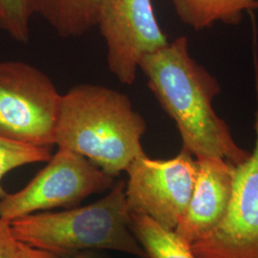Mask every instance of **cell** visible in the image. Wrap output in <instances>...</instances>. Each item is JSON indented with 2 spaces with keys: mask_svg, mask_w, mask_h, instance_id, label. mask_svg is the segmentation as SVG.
Returning a JSON list of instances; mask_svg holds the SVG:
<instances>
[{
  "mask_svg": "<svg viewBox=\"0 0 258 258\" xmlns=\"http://www.w3.org/2000/svg\"><path fill=\"white\" fill-rule=\"evenodd\" d=\"M139 69L162 108L175 122L184 150L196 159L221 158L234 166L249 158L250 152L236 144L228 124L214 110L213 100L220 93V84L194 59L186 37H177L145 55Z\"/></svg>",
  "mask_w": 258,
  "mask_h": 258,
  "instance_id": "6da1fadb",
  "label": "cell"
},
{
  "mask_svg": "<svg viewBox=\"0 0 258 258\" xmlns=\"http://www.w3.org/2000/svg\"><path fill=\"white\" fill-rule=\"evenodd\" d=\"M146 130V120L125 94L83 83L61 96L55 145L86 158L115 178L145 153L142 139Z\"/></svg>",
  "mask_w": 258,
  "mask_h": 258,
  "instance_id": "7a4b0ae2",
  "label": "cell"
},
{
  "mask_svg": "<svg viewBox=\"0 0 258 258\" xmlns=\"http://www.w3.org/2000/svg\"><path fill=\"white\" fill-rule=\"evenodd\" d=\"M17 239L56 255L87 249H112L147 258L130 229L125 183L116 182L103 198L60 212H39L11 222Z\"/></svg>",
  "mask_w": 258,
  "mask_h": 258,
  "instance_id": "3957f363",
  "label": "cell"
},
{
  "mask_svg": "<svg viewBox=\"0 0 258 258\" xmlns=\"http://www.w3.org/2000/svg\"><path fill=\"white\" fill-rule=\"evenodd\" d=\"M61 96L37 67L0 61V137L38 148L55 146Z\"/></svg>",
  "mask_w": 258,
  "mask_h": 258,
  "instance_id": "277c9868",
  "label": "cell"
},
{
  "mask_svg": "<svg viewBox=\"0 0 258 258\" xmlns=\"http://www.w3.org/2000/svg\"><path fill=\"white\" fill-rule=\"evenodd\" d=\"M126 172L125 197L130 213L148 216L174 231L192 195L197 160L184 148L166 160L151 159L143 153L134 159Z\"/></svg>",
  "mask_w": 258,
  "mask_h": 258,
  "instance_id": "5b68a950",
  "label": "cell"
},
{
  "mask_svg": "<svg viewBox=\"0 0 258 258\" xmlns=\"http://www.w3.org/2000/svg\"><path fill=\"white\" fill-rule=\"evenodd\" d=\"M30 183L0 199V218L10 223L58 207H68L86 197L110 189L114 177L73 151L58 148Z\"/></svg>",
  "mask_w": 258,
  "mask_h": 258,
  "instance_id": "8992f818",
  "label": "cell"
},
{
  "mask_svg": "<svg viewBox=\"0 0 258 258\" xmlns=\"http://www.w3.org/2000/svg\"><path fill=\"white\" fill-rule=\"evenodd\" d=\"M97 27L107 48V67L122 84L135 82L141 59L168 44L151 0H103Z\"/></svg>",
  "mask_w": 258,
  "mask_h": 258,
  "instance_id": "52a82bcc",
  "label": "cell"
},
{
  "mask_svg": "<svg viewBox=\"0 0 258 258\" xmlns=\"http://www.w3.org/2000/svg\"><path fill=\"white\" fill-rule=\"evenodd\" d=\"M255 144L249 158L235 166L231 203L212 231L190 245L197 258H258V74Z\"/></svg>",
  "mask_w": 258,
  "mask_h": 258,
  "instance_id": "ba28073f",
  "label": "cell"
},
{
  "mask_svg": "<svg viewBox=\"0 0 258 258\" xmlns=\"http://www.w3.org/2000/svg\"><path fill=\"white\" fill-rule=\"evenodd\" d=\"M198 173L186 211L176 233L188 245L212 231L230 206L235 166L221 158H197Z\"/></svg>",
  "mask_w": 258,
  "mask_h": 258,
  "instance_id": "9c48e42d",
  "label": "cell"
},
{
  "mask_svg": "<svg viewBox=\"0 0 258 258\" xmlns=\"http://www.w3.org/2000/svg\"><path fill=\"white\" fill-rule=\"evenodd\" d=\"M103 0H34L35 13L60 37H82L97 27Z\"/></svg>",
  "mask_w": 258,
  "mask_h": 258,
  "instance_id": "30bf717a",
  "label": "cell"
},
{
  "mask_svg": "<svg viewBox=\"0 0 258 258\" xmlns=\"http://www.w3.org/2000/svg\"><path fill=\"white\" fill-rule=\"evenodd\" d=\"M181 21L196 31L216 22L236 24L245 12L258 8V0H171Z\"/></svg>",
  "mask_w": 258,
  "mask_h": 258,
  "instance_id": "8fae6325",
  "label": "cell"
},
{
  "mask_svg": "<svg viewBox=\"0 0 258 258\" xmlns=\"http://www.w3.org/2000/svg\"><path fill=\"white\" fill-rule=\"evenodd\" d=\"M130 229L147 258H197L190 245L175 231L167 230L148 216L130 213Z\"/></svg>",
  "mask_w": 258,
  "mask_h": 258,
  "instance_id": "7c38bea8",
  "label": "cell"
},
{
  "mask_svg": "<svg viewBox=\"0 0 258 258\" xmlns=\"http://www.w3.org/2000/svg\"><path fill=\"white\" fill-rule=\"evenodd\" d=\"M52 157L50 148H38L0 137V199L5 191L2 180L10 171L35 163L48 162Z\"/></svg>",
  "mask_w": 258,
  "mask_h": 258,
  "instance_id": "4fadbf2b",
  "label": "cell"
},
{
  "mask_svg": "<svg viewBox=\"0 0 258 258\" xmlns=\"http://www.w3.org/2000/svg\"><path fill=\"white\" fill-rule=\"evenodd\" d=\"M34 15V0H0V30L19 43H28Z\"/></svg>",
  "mask_w": 258,
  "mask_h": 258,
  "instance_id": "5bb4252c",
  "label": "cell"
},
{
  "mask_svg": "<svg viewBox=\"0 0 258 258\" xmlns=\"http://www.w3.org/2000/svg\"><path fill=\"white\" fill-rule=\"evenodd\" d=\"M19 240L13 233L11 223L0 218V258H18Z\"/></svg>",
  "mask_w": 258,
  "mask_h": 258,
  "instance_id": "9a60e30c",
  "label": "cell"
},
{
  "mask_svg": "<svg viewBox=\"0 0 258 258\" xmlns=\"http://www.w3.org/2000/svg\"><path fill=\"white\" fill-rule=\"evenodd\" d=\"M18 258H58V255L44 249L32 247L28 244L19 241Z\"/></svg>",
  "mask_w": 258,
  "mask_h": 258,
  "instance_id": "2e32d148",
  "label": "cell"
},
{
  "mask_svg": "<svg viewBox=\"0 0 258 258\" xmlns=\"http://www.w3.org/2000/svg\"><path fill=\"white\" fill-rule=\"evenodd\" d=\"M68 258H91L87 253H76Z\"/></svg>",
  "mask_w": 258,
  "mask_h": 258,
  "instance_id": "e0dca14e",
  "label": "cell"
}]
</instances>
